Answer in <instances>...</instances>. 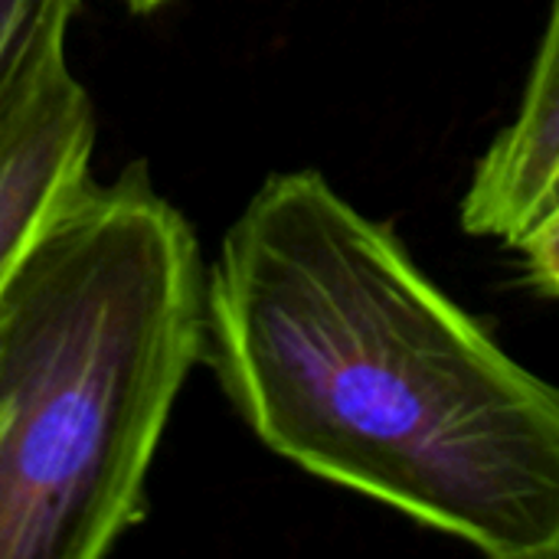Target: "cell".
<instances>
[{
    "label": "cell",
    "mask_w": 559,
    "mask_h": 559,
    "mask_svg": "<svg viewBox=\"0 0 559 559\" xmlns=\"http://www.w3.org/2000/svg\"><path fill=\"white\" fill-rule=\"evenodd\" d=\"M285 462L498 559H559V386L318 170L272 174L206 282V357Z\"/></svg>",
    "instance_id": "6da1fadb"
},
{
    "label": "cell",
    "mask_w": 559,
    "mask_h": 559,
    "mask_svg": "<svg viewBox=\"0 0 559 559\" xmlns=\"http://www.w3.org/2000/svg\"><path fill=\"white\" fill-rule=\"evenodd\" d=\"M210 272L144 164L88 180L0 285V559H102L206 357Z\"/></svg>",
    "instance_id": "7a4b0ae2"
},
{
    "label": "cell",
    "mask_w": 559,
    "mask_h": 559,
    "mask_svg": "<svg viewBox=\"0 0 559 559\" xmlns=\"http://www.w3.org/2000/svg\"><path fill=\"white\" fill-rule=\"evenodd\" d=\"M95 105L66 62L0 124V285L49 216L92 180Z\"/></svg>",
    "instance_id": "3957f363"
},
{
    "label": "cell",
    "mask_w": 559,
    "mask_h": 559,
    "mask_svg": "<svg viewBox=\"0 0 559 559\" xmlns=\"http://www.w3.org/2000/svg\"><path fill=\"white\" fill-rule=\"evenodd\" d=\"M559 170V0L534 59L514 121L478 160L462 200V226L472 236L518 249L544 219Z\"/></svg>",
    "instance_id": "277c9868"
},
{
    "label": "cell",
    "mask_w": 559,
    "mask_h": 559,
    "mask_svg": "<svg viewBox=\"0 0 559 559\" xmlns=\"http://www.w3.org/2000/svg\"><path fill=\"white\" fill-rule=\"evenodd\" d=\"M82 0H0V124L69 62Z\"/></svg>",
    "instance_id": "5b68a950"
},
{
    "label": "cell",
    "mask_w": 559,
    "mask_h": 559,
    "mask_svg": "<svg viewBox=\"0 0 559 559\" xmlns=\"http://www.w3.org/2000/svg\"><path fill=\"white\" fill-rule=\"evenodd\" d=\"M524 259V275L544 295L559 298V206L518 246Z\"/></svg>",
    "instance_id": "8992f818"
},
{
    "label": "cell",
    "mask_w": 559,
    "mask_h": 559,
    "mask_svg": "<svg viewBox=\"0 0 559 559\" xmlns=\"http://www.w3.org/2000/svg\"><path fill=\"white\" fill-rule=\"evenodd\" d=\"M128 10H134V13H154V10H160L164 3H170V0H121Z\"/></svg>",
    "instance_id": "52a82bcc"
},
{
    "label": "cell",
    "mask_w": 559,
    "mask_h": 559,
    "mask_svg": "<svg viewBox=\"0 0 559 559\" xmlns=\"http://www.w3.org/2000/svg\"><path fill=\"white\" fill-rule=\"evenodd\" d=\"M559 206V170H557V177H554V183H550V197H547V213H554ZM544 213V216H547ZM544 223V219H540Z\"/></svg>",
    "instance_id": "ba28073f"
},
{
    "label": "cell",
    "mask_w": 559,
    "mask_h": 559,
    "mask_svg": "<svg viewBox=\"0 0 559 559\" xmlns=\"http://www.w3.org/2000/svg\"><path fill=\"white\" fill-rule=\"evenodd\" d=\"M3 416H7V409H3V393H0V432H3Z\"/></svg>",
    "instance_id": "9c48e42d"
}]
</instances>
